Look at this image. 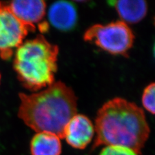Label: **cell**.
<instances>
[{
	"mask_svg": "<svg viewBox=\"0 0 155 155\" xmlns=\"http://www.w3.org/2000/svg\"><path fill=\"white\" fill-rule=\"evenodd\" d=\"M94 134V126L90 119L76 114L66 125L63 138L73 148L84 149L91 142Z\"/></svg>",
	"mask_w": 155,
	"mask_h": 155,
	"instance_id": "cell-7",
	"label": "cell"
},
{
	"mask_svg": "<svg viewBox=\"0 0 155 155\" xmlns=\"http://www.w3.org/2000/svg\"><path fill=\"white\" fill-rule=\"evenodd\" d=\"M60 138L50 133H37L31 140L32 155H60L61 143Z\"/></svg>",
	"mask_w": 155,
	"mask_h": 155,
	"instance_id": "cell-10",
	"label": "cell"
},
{
	"mask_svg": "<svg viewBox=\"0 0 155 155\" xmlns=\"http://www.w3.org/2000/svg\"><path fill=\"white\" fill-rule=\"evenodd\" d=\"M18 116L36 133L46 132L64 137L66 125L77 114V98L61 81L31 94H19Z\"/></svg>",
	"mask_w": 155,
	"mask_h": 155,
	"instance_id": "cell-2",
	"label": "cell"
},
{
	"mask_svg": "<svg viewBox=\"0 0 155 155\" xmlns=\"http://www.w3.org/2000/svg\"><path fill=\"white\" fill-rule=\"evenodd\" d=\"M108 3L114 7L122 21L127 24L140 22L147 12V3L143 0H119Z\"/></svg>",
	"mask_w": 155,
	"mask_h": 155,
	"instance_id": "cell-9",
	"label": "cell"
},
{
	"mask_svg": "<svg viewBox=\"0 0 155 155\" xmlns=\"http://www.w3.org/2000/svg\"><path fill=\"white\" fill-rule=\"evenodd\" d=\"M0 81H1V74H0Z\"/></svg>",
	"mask_w": 155,
	"mask_h": 155,
	"instance_id": "cell-13",
	"label": "cell"
},
{
	"mask_svg": "<svg viewBox=\"0 0 155 155\" xmlns=\"http://www.w3.org/2000/svg\"><path fill=\"white\" fill-rule=\"evenodd\" d=\"M48 19L52 27L63 32L71 31L78 23V12L75 5L67 1H57L48 10Z\"/></svg>",
	"mask_w": 155,
	"mask_h": 155,
	"instance_id": "cell-8",
	"label": "cell"
},
{
	"mask_svg": "<svg viewBox=\"0 0 155 155\" xmlns=\"http://www.w3.org/2000/svg\"><path fill=\"white\" fill-rule=\"evenodd\" d=\"M2 2L14 16L30 27L33 32L38 28L41 33H44L49 29L48 23L45 19L47 7L45 2L42 0H20Z\"/></svg>",
	"mask_w": 155,
	"mask_h": 155,
	"instance_id": "cell-6",
	"label": "cell"
},
{
	"mask_svg": "<svg viewBox=\"0 0 155 155\" xmlns=\"http://www.w3.org/2000/svg\"><path fill=\"white\" fill-rule=\"evenodd\" d=\"M84 40L110 54L125 56L133 45L134 35L127 23L117 21L91 26L84 33Z\"/></svg>",
	"mask_w": 155,
	"mask_h": 155,
	"instance_id": "cell-4",
	"label": "cell"
},
{
	"mask_svg": "<svg viewBox=\"0 0 155 155\" xmlns=\"http://www.w3.org/2000/svg\"><path fill=\"white\" fill-rule=\"evenodd\" d=\"M29 32L33 31L0 2V57L5 60L11 58Z\"/></svg>",
	"mask_w": 155,
	"mask_h": 155,
	"instance_id": "cell-5",
	"label": "cell"
},
{
	"mask_svg": "<svg viewBox=\"0 0 155 155\" xmlns=\"http://www.w3.org/2000/svg\"><path fill=\"white\" fill-rule=\"evenodd\" d=\"M99 155H139L133 150L121 146L109 145L105 146Z\"/></svg>",
	"mask_w": 155,
	"mask_h": 155,
	"instance_id": "cell-12",
	"label": "cell"
},
{
	"mask_svg": "<svg viewBox=\"0 0 155 155\" xmlns=\"http://www.w3.org/2000/svg\"><path fill=\"white\" fill-rule=\"evenodd\" d=\"M154 83L149 84L145 87L142 96V102L143 107L152 114H154Z\"/></svg>",
	"mask_w": 155,
	"mask_h": 155,
	"instance_id": "cell-11",
	"label": "cell"
},
{
	"mask_svg": "<svg viewBox=\"0 0 155 155\" xmlns=\"http://www.w3.org/2000/svg\"><path fill=\"white\" fill-rule=\"evenodd\" d=\"M59 48L41 35L16 48L14 69L26 89L38 91L54 82Z\"/></svg>",
	"mask_w": 155,
	"mask_h": 155,
	"instance_id": "cell-3",
	"label": "cell"
},
{
	"mask_svg": "<svg viewBox=\"0 0 155 155\" xmlns=\"http://www.w3.org/2000/svg\"><path fill=\"white\" fill-rule=\"evenodd\" d=\"M93 145L127 147L140 154L149 138L150 129L143 110L134 103L115 98L98 110Z\"/></svg>",
	"mask_w": 155,
	"mask_h": 155,
	"instance_id": "cell-1",
	"label": "cell"
}]
</instances>
